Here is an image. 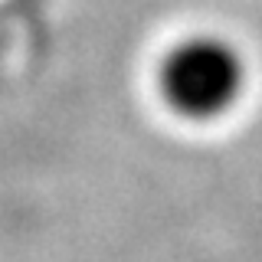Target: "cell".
<instances>
[{"label":"cell","mask_w":262,"mask_h":262,"mask_svg":"<svg viewBox=\"0 0 262 262\" xmlns=\"http://www.w3.org/2000/svg\"><path fill=\"white\" fill-rule=\"evenodd\" d=\"M167 108L187 121H216L243 102L249 85L246 56L216 33H193L167 49L158 69Z\"/></svg>","instance_id":"obj_1"}]
</instances>
